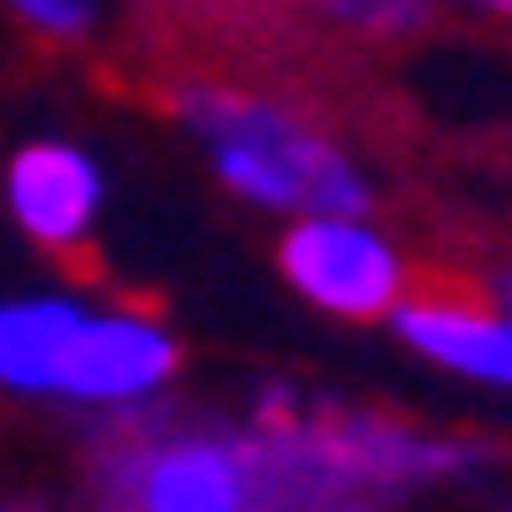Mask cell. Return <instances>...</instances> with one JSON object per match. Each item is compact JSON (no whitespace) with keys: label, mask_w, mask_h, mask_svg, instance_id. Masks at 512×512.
<instances>
[{"label":"cell","mask_w":512,"mask_h":512,"mask_svg":"<svg viewBox=\"0 0 512 512\" xmlns=\"http://www.w3.org/2000/svg\"><path fill=\"white\" fill-rule=\"evenodd\" d=\"M176 375V337L146 314H107L85 299H0V390L146 406Z\"/></svg>","instance_id":"6da1fadb"},{"label":"cell","mask_w":512,"mask_h":512,"mask_svg":"<svg viewBox=\"0 0 512 512\" xmlns=\"http://www.w3.org/2000/svg\"><path fill=\"white\" fill-rule=\"evenodd\" d=\"M8 214H16V230L31 245L77 253L92 237V214H100V169H92V153L69 146V138H31L8 161Z\"/></svg>","instance_id":"5b68a950"},{"label":"cell","mask_w":512,"mask_h":512,"mask_svg":"<svg viewBox=\"0 0 512 512\" xmlns=\"http://www.w3.org/2000/svg\"><path fill=\"white\" fill-rule=\"evenodd\" d=\"M306 8H321L329 23H344V31H367V39H406V31H421V0H306Z\"/></svg>","instance_id":"52a82bcc"},{"label":"cell","mask_w":512,"mask_h":512,"mask_svg":"<svg viewBox=\"0 0 512 512\" xmlns=\"http://www.w3.org/2000/svg\"><path fill=\"white\" fill-rule=\"evenodd\" d=\"M390 321H398V337H406L421 360L512 390V314L505 306H482V299H467V291L428 283V291L390 306Z\"/></svg>","instance_id":"8992f818"},{"label":"cell","mask_w":512,"mask_h":512,"mask_svg":"<svg viewBox=\"0 0 512 512\" xmlns=\"http://www.w3.org/2000/svg\"><path fill=\"white\" fill-rule=\"evenodd\" d=\"M467 8H490V16H512V0H467Z\"/></svg>","instance_id":"9c48e42d"},{"label":"cell","mask_w":512,"mask_h":512,"mask_svg":"<svg viewBox=\"0 0 512 512\" xmlns=\"http://www.w3.org/2000/svg\"><path fill=\"white\" fill-rule=\"evenodd\" d=\"M497 306H505V314H512V276H497Z\"/></svg>","instance_id":"30bf717a"},{"label":"cell","mask_w":512,"mask_h":512,"mask_svg":"<svg viewBox=\"0 0 512 512\" xmlns=\"http://www.w3.org/2000/svg\"><path fill=\"white\" fill-rule=\"evenodd\" d=\"M176 115L207 138L214 176L237 199L283 207V214H367V176L352 169V153L329 146L291 107L230 92V85H184Z\"/></svg>","instance_id":"7a4b0ae2"},{"label":"cell","mask_w":512,"mask_h":512,"mask_svg":"<svg viewBox=\"0 0 512 512\" xmlns=\"http://www.w3.org/2000/svg\"><path fill=\"white\" fill-rule=\"evenodd\" d=\"M8 16H23L39 39H85L92 31V0H0Z\"/></svg>","instance_id":"ba28073f"},{"label":"cell","mask_w":512,"mask_h":512,"mask_svg":"<svg viewBox=\"0 0 512 512\" xmlns=\"http://www.w3.org/2000/svg\"><path fill=\"white\" fill-rule=\"evenodd\" d=\"M107 512H245L237 428H169L130 436L100 459Z\"/></svg>","instance_id":"3957f363"},{"label":"cell","mask_w":512,"mask_h":512,"mask_svg":"<svg viewBox=\"0 0 512 512\" xmlns=\"http://www.w3.org/2000/svg\"><path fill=\"white\" fill-rule=\"evenodd\" d=\"M283 283L306 306L337 321H383L406 299V268L360 214H299V230L283 237Z\"/></svg>","instance_id":"277c9868"}]
</instances>
